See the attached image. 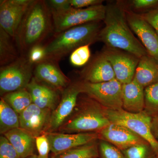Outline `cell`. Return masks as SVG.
Segmentation results:
<instances>
[{"label": "cell", "mask_w": 158, "mask_h": 158, "mask_svg": "<svg viewBox=\"0 0 158 158\" xmlns=\"http://www.w3.org/2000/svg\"><path fill=\"white\" fill-rule=\"evenodd\" d=\"M104 111L111 123L124 126L141 136L150 144L158 157V142L152 131L151 116L144 111L135 113L123 109L112 110L105 108Z\"/></svg>", "instance_id": "obj_5"}, {"label": "cell", "mask_w": 158, "mask_h": 158, "mask_svg": "<svg viewBox=\"0 0 158 158\" xmlns=\"http://www.w3.org/2000/svg\"><path fill=\"white\" fill-rule=\"evenodd\" d=\"M103 2V0H69L71 7L76 9H84L100 5Z\"/></svg>", "instance_id": "obj_36"}, {"label": "cell", "mask_w": 158, "mask_h": 158, "mask_svg": "<svg viewBox=\"0 0 158 158\" xmlns=\"http://www.w3.org/2000/svg\"><path fill=\"white\" fill-rule=\"evenodd\" d=\"M106 6L103 4L84 9H69L60 12H52L54 34L76 26L97 21H103Z\"/></svg>", "instance_id": "obj_7"}, {"label": "cell", "mask_w": 158, "mask_h": 158, "mask_svg": "<svg viewBox=\"0 0 158 158\" xmlns=\"http://www.w3.org/2000/svg\"><path fill=\"white\" fill-rule=\"evenodd\" d=\"M99 158V157H95V158Z\"/></svg>", "instance_id": "obj_39"}, {"label": "cell", "mask_w": 158, "mask_h": 158, "mask_svg": "<svg viewBox=\"0 0 158 158\" xmlns=\"http://www.w3.org/2000/svg\"><path fill=\"white\" fill-rule=\"evenodd\" d=\"M54 34L52 12L45 1L33 0L24 15L14 40L20 56H27L33 47L42 44Z\"/></svg>", "instance_id": "obj_2"}, {"label": "cell", "mask_w": 158, "mask_h": 158, "mask_svg": "<svg viewBox=\"0 0 158 158\" xmlns=\"http://www.w3.org/2000/svg\"><path fill=\"white\" fill-rule=\"evenodd\" d=\"M106 6L104 27L99 34L98 40L106 46L126 51L139 59L148 55L129 26L123 2L118 1Z\"/></svg>", "instance_id": "obj_1"}, {"label": "cell", "mask_w": 158, "mask_h": 158, "mask_svg": "<svg viewBox=\"0 0 158 158\" xmlns=\"http://www.w3.org/2000/svg\"><path fill=\"white\" fill-rule=\"evenodd\" d=\"M36 146L38 155L42 158H48L50 151L49 143L45 134L37 136L36 138Z\"/></svg>", "instance_id": "obj_33"}, {"label": "cell", "mask_w": 158, "mask_h": 158, "mask_svg": "<svg viewBox=\"0 0 158 158\" xmlns=\"http://www.w3.org/2000/svg\"><path fill=\"white\" fill-rule=\"evenodd\" d=\"M144 89L134 79L130 83L122 85L123 109L131 113L144 111Z\"/></svg>", "instance_id": "obj_19"}, {"label": "cell", "mask_w": 158, "mask_h": 158, "mask_svg": "<svg viewBox=\"0 0 158 158\" xmlns=\"http://www.w3.org/2000/svg\"><path fill=\"white\" fill-rule=\"evenodd\" d=\"M152 131L154 137L158 142V115L152 117Z\"/></svg>", "instance_id": "obj_37"}, {"label": "cell", "mask_w": 158, "mask_h": 158, "mask_svg": "<svg viewBox=\"0 0 158 158\" xmlns=\"http://www.w3.org/2000/svg\"><path fill=\"white\" fill-rule=\"evenodd\" d=\"M4 135L16 149L21 158L35 154L36 138L26 130L18 128L9 131Z\"/></svg>", "instance_id": "obj_20"}, {"label": "cell", "mask_w": 158, "mask_h": 158, "mask_svg": "<svg viewBox=\"0 0 158 158\" xmlns=\"http://www.w3.org/2000/svg\"><path fill=\"white\" fill-rule=\"evenodd\" d=\"M97 133L99 139L109 142L121 151L135 145L148 143L127 128L115 123H110Z\"/></svg>", "instance_id": "obj_14"}, {"label": "cell", "mask_w": 158, "mask_h": 158, "mask_svg": "<svg viewBox=\"0 0 158 158\" xmlns=\"http://www.w3.org/2000/svg\"><path fill=\"white\" fill-rule=\"evenodd\" d=\"M144 111L152 117L158 115V82L144 88Z\"/></svg>", "instance_id": "obj_26"}, {"label": "cell", "mask_w": 158, "mask_h": 158, "mask_svg": "<svg viewBox=\"0 0 158 158\" xmlns=\"http://www.w3.org/2000/svg\"><path fill=\"white\" fill-rule=\"evenodd\" d=\"M20 127L19 114L1 97L0 100V132L2 135Z\"/></svg>", "instance_id": "obj_23"}, {"label": "cell", "mask_w": 158, "mask_h": 158, "mask_svg": "<svg viewBox=\"0 0 158 158\" xmlns=\"http://www.w3.org/2000/svg\"><path fill=\"white\" fill-rule=\"evenodd\" d=\"M134 79L144 88L158 82V59L149 55L140 58Z\"/></svg>", "instance_id": "obj_21"}, {"label": "cell", "mask_w": 158, "mask_h": 158, "mask_svg": "<svg viewBox=\"0 0 158 158\" xmlns=\"http://www.w3.org/2000/svg\"><path fill=\"white\" fill-rule=\"evenodd\" d=\"M26 158H42L40 157V156L38 155L34 154L33 155L30 156Z\"/></svg>", "instance_id": "obj_38"}, {"label": "cell", "mask_w": 158, "mask_h": 158, "mask_svg": "<svg viewBox=\"0 0 158 158\" xmlns=\"http://www.w3.org/2000/svg\"><path fill=\"white\" fill-rule=\"evenodd\" d=\"M99 158H124L122 151L107 141L99 139Z\"/></svg>", "instance_id": "obj_30"}, {"label": "cell", "mask_w": 158, "mask_h": 158, "mask_svg": "<svg viewBox=\"0 0 158 158\" xmlns=\"http://www.w3.org/2000/svg\"><path fill=\"white\" fill-rule=\"evenodd\" d=\"M102 52L111 63L117 81L122 85L133 81L139 58L126 51L106 46Z\"/></svg>", "instance_id": "obj_9"}, {"label": "cell", "mask_w": 158, "mask_h": 158, "mask_svg": "<svg viewBox=\"0 0 158 158\" xmlns=\"http://www.w3.org/2000/svg\"><path fill=\"white\" fill-rule=\"evenodd\" d=\"M90 45L88 44L81 46L76 49L70 54L69 61L72 65L81 67L88 63L91 56Z\"/></svg>", "instance_id": "obj_28"}, {"label": "cell", "mask_w": 158, "mask_h": 158, "mask_svg": "<svg viewBox=\"0 0 158 158\" xmlns=\"http://www.w3.org/2000/svg\"><path fill=\"white\" fill-rule=\"evenodd\" d=\"M62 98L56 108L52 112L46 132L58 130L72 114L76 106L81 90L80 81L70 83L62 92Z\"/></svg>", "instance_id": "obj_10"}, {"label": "cell", "mask_w": 158, "mask_h": 158, "mask_svg": "<svg viewBox=\"0 0 158 158\" xmlns=\"http://www.w3.org/2000/svg\"><path fill=\"white\" fill-rule=\"evenodd\" d=\"M82 94L109 110L123 109L122 84L116 79L99 83L79 81Z\"/></svg>", "instance_id": "obj_8"}, {"label": "cell", "mask_w": 158, "mask_h": 158, "mask_svg": "<svg viewBox=\"0 0 158 158\" xmlns=\"http://www.w3.org/2000/svg\"><path fill=\"white\" fill-rule=\"evenodd\" d=\"M2 98L19 114L33 103L31 94L27 89L6 94Z\"/></svg>", "instance_id": "obj_25"}, {"label": "cell", "mask_w": 158, "mask_h": 158, "mask_svg": "<svg viewBox=\"0 0 158 158\" xmlns=\"http://www.w3.org/2000/svg\"><path fill=\"white\" fill-rule=\"evenodd\" d=\"M20 56L14 39L0 27V65L10 64Z\"/></svg>", "instance_id": "obj_22"}, {"label": "cell", "mask_w": 158, "mask_h": 158, "mask_svg": "<svg viewBox=\"0 0 158 158\" xmlns=\"http://www.w3.org/2000/svg\"><path fill=\"white\" fill-rule=\"evenodd\" d=\"M77 105V112L60 127V132L97 133L111 123L105 114L104 108L87 95L79 96Z\"/></svg>", "instance_id": "obj_4"}, {"label": "cell", "mask_w": 158, "mask_h": 158, "mask_svg": "<svg viewBox=\"0 0 158 158\" xmlns=\"http://www.w3.org/2000/svg\"><path fill=\"white\" fill-rule=\"evenodd\" d=\"M126 9L138 14L145 13L158 7V0H132L124 4Z\"/></svg>", "instance_id": "obj_29"}, {"label": "cell", "mask_w": 158, "mask_h": 158, "mask_svg": "<svg viewBox=\"0 0 158 158\" xmlns=\"http://www.w3.org/2000/svg\"><path fill=\"white\" fill-rule=\"evenodd\" d=\"M45 2L51 12L64 11L72 7L69 0H48Z\"/></svg>", "instance_id": "obj_34"}, {"label": "cell", "mask_w": 158, "mask_h": 158, "mask_svg": "<svg viewBox=\"0 0 158 158\" xmlns=\"http://www.w3.org/2000/svg\"><path fill=\"white\" fill-rule=\"evenodd\" d=\"M98 140H94L88 144L74 148L57 154H53L52 158H99Z\"/></svg>", "instance_id": "obj_24"}, {"label": "cell", "mask_w": 158, "mask_h": 158, "mask_svg": "<svg viewBox=\"0 0 158 158\" xmlns=\"http://www.w3.org/2000/svg\"><path fill=\"white\" fill-rule=\"evenodd\" d=\"M126 15L129 26L148 55L158 59V34L156 31L140 15L126 9Z\"/></svg>", "instance_id": "obj_12"}, {"label": "cell", "mask_w": 158, "mask_h": 158, "mask_svg": "<svg viewBox=\"0 0 158 158\" xmlns=\"http://www.w3.org/2000/svg\"><path fill=\"white\" fill-rule=\"evenodd\" d=\"M40 83L61 93L70 84V80L59 67L58 62L45 59L34 66L33 76Z\"/></svg>", "instance_id": "obj_13"}, {"label": "cell", "mask_w": 158, "mask_h": 158, "mask_svg": "<svg viewBox=\"0 0 158 158\" xmlns=\"http://www.w3.org/2000/svg\"><path fill=\"white\" fill-rule=\"evenodd\" d=\"M29 61L33 65L38 64L46 59V53L44 44L33 47L27 56Z\"/></svg>", "instance_id": "obj_32"}, {"label": "cell", "mask_w": 158, "mask_h": 158, "mask_svg": "<svg viewBox=\"0 0 158 158\" xmlns=\"http://www.w3.org/2000/svg\"><path fill=\"white\" fill-rule=\"evenodd\" d=\"M35 65L27 56H20L10 64L1 66L0 92L2 96L6 94L27 89L33 77Z\"/></svg>", "instance_id": "obj_6"}, {"label": "cell", "mask_w": 158, "mask_h": 158, "mask_svg": "<svg viewBox=\"0 0 158 158\" xmlns=\"http://www.w3.org/2000/svg\"><path fill=\"white\" fill-rule=\"evenodd\" d=\"M102 21L93 22L67 29L53 34L45 44L46 59L59 62L74 50L98 40Z\"/></svg>", "instance_id": "obj_3"}, {"label": "cell", "mask_w": 158, "mask_h": 158, "mask_svg": "<svg viewBox=\"0 0 158 158\" xmlns=\"http://www.w3.org/2000/svg\"><path fill=\"white\" fill-rule=\"evenodd\" d=\"M33 103L42 109L53 111L59 104V91L37 81L34 77L27 87Z\"/></svg>", "instance_id": "obj_18"}, {"label": "cell", "mask_w": 158, "mask_h": 158, "mask_svg": "<svg viewBox=\"0 0 158 158\" xmlns=\"http://www.w3.org/2000/svg\"><path fill=\"white\" fill-rule=\"evenodd\" d=\"M52 111L42 109L32 103L19 114L20 128L34 137L46 132Z\"/></svg>", "instance_id": "obj_15"}, {"label": "cell", "mask_w": 158, "mask_h": 158, "mask_svg": "<svg viewBox=\"0 0 158 158\" xmlns=\"http://www.w3.org/2000/svg\"><path fill=\"white\" fill-rule=\"evenodd\" d=\"M0 158H21L17 151L4 135L0 137Z\"/></svg>", "instance_id": "obj_31"}, {"label": "cell", "mask_w": 158, "mask_h": 158, "mask_svg": "<svg viewBox=\"0 0 158 158\" xmlns=\"http://www.w3.org/2000/svg\"><path fill=\"white\" fill-rule=\"evenodd\" d=\"M124 158H158L149 143L138 144L122 151Z\"/></svg>", "instance_id": "obj_27"}, {"label": "cell", "mask_w": 158, "mask_h": 158, "mask_svg": "<svg viewBox=\"0 0 158 158\" xmlns=\"http://www.w3.org/2000/svg\"><path fill=\"white\" fill-rule=\"evenodd\" d=\"M139 15L154 29L158 34V7Z\"/></svg>", "instance_id": "obj_35"}, {"label": "cell", "mask_w": 158, "mask_h": 158, "mask_svg": "<svg viewBox=\"0 0 158 158\" xmlns=\"http://www.w3.org/2000/svg\"><path fill=\"white\" fill-rule=\"evenodd\" d=\"M80 75L81 81L90 83H102L116 79L111 63L102 51L94 56Z\"/></svg>", "instance_id": "obj_17"}, {"label": "cell", "mask_w": 158, "mask_h": 158, "mask_svg": "<svg viewBox=\"0 0 158 158\" xmlns=\"http://www.w3.org/2000/svg\"><path fill=\"white\" fill-rule=\"evenodd\" d=\"M44 134L48 139L50 151L53 154H57L99 139L98 134L95 132L68 134L53 132Z\"/></svg>", "instance_id": "obj_16"}, {"label": "cell", "mask_w": 158, "mask_h": 158, "mask_svg": "<svg viewBox=\"0 0 158 158\" xmlns=\"http://www.w3.org/2000/svg\"><path fill=\"white\" fill-rule=\"evenodd\" d=\"M33 0H1L0 27L14 40L26 11Z\"/></svg>", "instance_id": "obj_11"}]
</instances>
